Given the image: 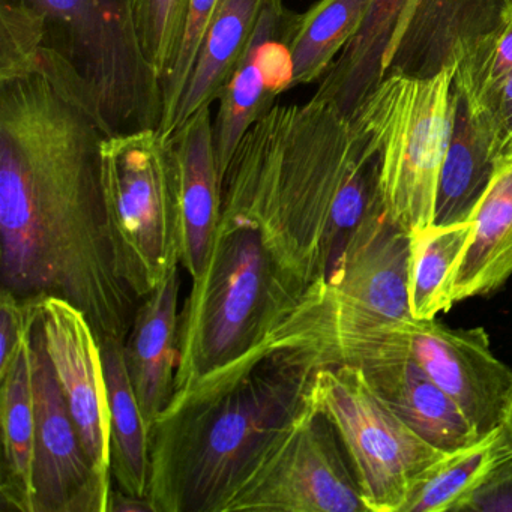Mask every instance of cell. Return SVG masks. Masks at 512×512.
I'll return each mask as SVG.
<instances>
[{"label": "cell", "mask_w": 512, "mask_h": 512, "mask_svg": "<svg viewBox=\"0 0 512 512\" xmlns=\"http://www.w3.org/2000/svg\"><path fill=\"white\" fill-rule=\"evenodd\" d=\"M272 2H275V4L283 5V0H272Z\"/></svg>", "instance_id": "obj_36"}, {"label": "cell", "mask_w": 512, "mask_h": 512, "mask_svg": "<svg viewBox=\"0 0 512 512\" xmlns=\"http://www.w3.org/2000/svg\"><path fill=\"white\" fill-rule=\"evenodd\" d=\"M472 221L434 226L413 233L410 266V310L415 319L448 313L458 263L472 236Z\"/></svg>", "instance_id": "obj_26"}, {"label": "cell", "mask_w": 512, "mask_h": 512, "mask_svg": "<svg viewBox=\"0 0 512 512\" xmlns=\"http://www.w3.org/2000/svg\"><path fill=\"white\" fill-rule=\"evenodd\" d=\"M155 512L154 506L148 499L131 496L124 491L112 490L109 500V509L107 512Z\"/></svg>", "instance_id": "obj_34"}, {"label": "cell", "mask_w": 512, "mask_h": 512, "mask_svg": "<svg viewBox=\"0 0 512 512\" xmlns=\"http://www.w3.org/2000/svg\"><path fill=\"white\" fill-rule=\"evenodd\" d=\"M169 140L178 178L181 266L196 280L211 256L223 202L211 107L194 115Z\"/></svg>", "instance_id": "obj_16"}, {"label": "cell", "mask_w": 512, "mask_h": 512, "mask_svg": "<svg viewBox=\"0 0 512 512\" xmlns=\"http://www.w3.org/2000/svg\"><path fill=\"white\" fill-rule=\"evenodd\" d=\"M317 371L233 362L172 395L149 430L155 512H223L263 446L308 404Z\"/></svg>", "instance_id": "obj_3"}, {"label": "cell", "mask_w": 512, "mask_h": 512, "mask_svg": "<svg viewBox=\"0 0 512 512\" xmlns=\"http://www.w3.org/2000/svg\"><path fill=\"white\" fill-rule=\"evenodd\" d=\"M179 290L176 266L140 301L124 343L128 373L148 430L172 400L178 365Z\"/></svg>", "instance_id": "obj_17"}, {"label": "cell", "mask_w": 512, "mask_h": 512, "mask_svg": "<svg viewBox=\"0 0 512 512\" xmlns=\"http://www.w3.org/2000/svg\"><path fill=\"white\" fill-rule=\"evenodd\" d=\"M469 110L490 140L496 172L512 164V74L476 109Z\"/></svg>", "instance_id": "obj_32"}, {"label": "cell", "mask_w": 512, "mask_h": 512, "mask_svg": "<svg viewBox=\"0 0 512 512\" xmlns=\"http://www.w3.org/2000/svg\"><path fill=\"white\" fill-rule=\"evenodd\" d=\"M311 356L320 368L338 364L358 368L371 392L440 451L452 452L479 439L457 404L413 356L377 332L331 335L314 347Z\"/></svg>", "instance_id": "obj_10"}, {"label": "cell", "mask_w": 512, "mask_h": 512, "mask_svg": "<svg viewBox=\"0 0 512 512\" xmlns=\"http://www.w3.org/2000/svg\"><path fill=\"white\" fill-rule=\"evenodd\" d=\"M359 331L377 332L406 349L457 404L479 437L502 425L512 394V370L491 352L484 328L452 329L436 319L412 317Z\"/></svg>", "instance_id": "obj_11"}, {"label": "cell", "mask_w": 512, "mask_h": 512, "mask_svg": "<svg viewBox=\"0 0 512 512\" xmlns=\"http://www.w3.org/2000/svg\"><path fill=\"white\" fill-rule=\"evenodd\" d=\"M44 22L22 4L0 0V79L40 70Z\"/></svg>", "instance_id": "obj_29"}, {"label": "cell", "mask_w": 512, "mask_h": 512, "mask_svg": "<svg viewBox=\"0 0 512 512\" xmlns=\"http://www.w3.org/2000/svg\"><path fill=\"white\" fill-rule=\"evenodd\" d=\"M470 221L472 236L455 272L452 305L490 295L512 277V164L497 170Z\"/></svg>", "instance_id": "obj_20"}, {"label": "cell", "mask_w": 512, "mask_h": 512, "mask_svg": "<svg viewBox=\"0 0 512 512\" xmlns=\"http://www.w3.org/2000/svg\"><path fill=\"white\" fill-rule=\"evenodd\" d=\"M373 0H319L299 14L287 37L293 88L319 82L361 28Z\"/></svg>", "instance_id": "obj_24"}, {"label": "cell", "mask_w": 512, "mask_h": 512, "mask_svg": "<svg viewBox=\"0 0 512 512\" xmlns=\"http://www.w3.org/2000/svg\"><path fill=\"white\" fill-rule=\"evenodd\" d=\"M308 401L334 425L370 512H400L416 479L448 454L391 412L353 365L317 371Z\"/></svg>", "instance_id": "obj_8"}, {"label": "cell", "mask_w": 512, "mask_h": 512, "mask_svg": "<svg viewBox=\"0 0 512 512\" xmlns=\"http://www.w3.org/2000/svg\"><path fill=\"white\" fill-rule=\"evenodd\" d=\"M370 512L334 425L308 401L254 458L223 512Z\"/></svg>", "instance_id": "obj_9"}, {"label": "cell", "mask_w": 512, "mask_h": 512, "mask_svg": "<svg viewBox=\"0 0 512 512\" xmlns=\"http://www.w3.org/2000/svg\"><path fill=\"white\" fill-rule=\"evenodd\" d=\"M40 328L86 454L98 475L112 482L109 394L100 338L86 314L59 296H44Z\"/></svg>", "instance_id": "obj_13"}, {"label": "cell", "mask_w": 512, "mask_h": 512, "mask_svg": "<svg viewBox=\"0 0 512 512\" xmlns=\"http://www.w3.org/2000/svg\"><path fill=\"white\" fill-rule=\"evenodd\" d=\"M188 0H133L134 22L143 55L163 79L181 38Z\"/></svg>", "instance_id": "obj_30"}, {"label": "cell", "mask_w": 512, "mask_h": 512, "mask_svg": "<svg viewBox=\"0 0 512 512\" xmlns=\"http://www.w3.org/2000/svg\"><path fill=\"white\" fill-rule=\"evenodd\" d=\"M454 74L446 68L430 79L385 77L352 118L379 140L386 214L410 235L433 224L454 118Z\"/></svg>", "instance_id": "obj_7"}, {"label": "cell", "mask_w": 512, "mask_h": 512, "mask_svg": "<svg viewBox=\"0 0 512 512\" xmlns=\"http://www.w3.org/2000/svg\"><path fill=\"white\" fill-rule=\"evenodd\" d=\"M298 16L269 0L244 59L218 98L214 148L221 182L245 134L277 106L281 94L293 88L287 37Z\"/></svg>", "instance_id": "obj_14"}, {"label": "cell", "mask_w": 512, "mask_h": 512, "mask_svg": "<svg viewBox=\"0 0 512 512\" xmlns=\"http://www.w3.org/2000/svg\"><path fill=\"white\" fill-rule=\"evenodd\" d=\"M512 74V14L502 28L476 44L455 67L454 88L476 109Z\"/></svg>", "instance_id": "obj_27"}, {"label": "cell", "mask_w": 512, "mask_h": 512, "mask_svg": "<svg viewBox=\"0 0 512 512\" xmlns=\"http://www.w3.org/2000/svg\"><path fill=\"white\" fill-rule=\"evenodd\" d=\"M454 512H512V454L494 464Z\"/></svg>", "instance_id": "obj_33"}, {"label": "cell", "mask_w": 512, "mask_h": 512, "mask_svg": "<svg viewBox=\"0 0 512 512\" xmlns=\"http://www.w3.org/2000/svg\"><path fill=\"white\" fill-rule=\"evenodd\" d=\"M503 430H505L506 436L511 440L512 443V394L509 398L508 407H506L505 416H503L502 422Z\"/></svg>", "instance_id": "obj_35"}, {"label": "cell", "mask_w": 512, "mask_h": 512, "mask_svg": "<svg viewBox=\"0 0 512 512\" xmlns=\"http://www.w3.org/2000/svg\"><path fill=\"white\" fill-rule=\"evenodd\" d=\"M223 0H188L182 23L181 38L178 49L173 56L169 70L161 79L163 86V119H161L158 133L167 140L170 124L175 116L176 107L181 100L182 92L187 85L188 77L196 62L200 46L220 10Z\"/></svg>", "instance_id": "obj_28"}, {"label": "cell", "mask_w": 512, "mask_h": 512, "mask_svg": "<svg viewBox=\"0 0 512 512\" xmlns=\"http://www.w3.org/2000/svg\"><path fill=\"white\" fill-rule=\"evenodd\" d=\"M40 14L41 58L65 77L109 136L158 130L163 86L143 55L133 0H7Z\"/></svg>", "instance_id": "obj_4"}, {"label": "cell", "mask_w": 512, "mask_h": 512, "mask_svg": "<svg viewBox=\"0 0 512 512\" xmlns=\"http://www.w3.org/2000/svg\"><path fill=\"white\" fill-rule=\"evenodd\" d=\"M34 389V512H107L112 482L98 475L86 454L50 364L40 320L34 331Z\"/></svg>", "instance_id": "obj_12"}, {"label": "cell", "mask_w": 512, "mask_h": 512, "mask_svg": "<svg viewBox=\"0 0 512 512\" xmlns=\"http://www.w3.org/2000/svg\"><path fill=\"white\" fill-rule=\"evenodd\" d=\"M509 454L512 443L502 425L472 445L448 452L416 479L400 512H454L485 473Z\"/></svg>", "instance_id": "obj_25"}, {"label": "cell", "mask_w": 512, "mask_h": 512, "mask_svg": "<svg viewBox=\"0 0 512 512\" xmlns=\"http://www.w3.org/2000/svg\"><path fill=\"white\" fill-rule=\"evenodd\" d=\"M100 344L109 394L112 478L124 493L148 499L149 430L128 373L124 341Z\"/></svg>", "instance_id": "obj_23"}, {"label": "cell", "mask_w": 512, "mask_h": 512, "mask_svg": "<svg viewBox=\"0 0 512 512\" xmlns=\"http://www.w3.org/2000/svg\"><path fill=\"white\" fill-rule=\"evenodd\" d=\"M296 302L259 230L220 223L179 317L173 394L247 355Z\"/></svg>", "instance_id": "obj_5"}, {"label": "cell", "mask_w": 512, "mask_h": 512, "mask_svg": "<svg viewBox=\"0 0 512 512\" xmlns=\"http://www.w3.org/2000/svg\"><path fill=\"white\" fill-rule=\"evenodd\" d=\"M352 142L350 121L329 104H277L245 134L224 176L221 223L259 230L298 301L328 274L329 220Z\"/></svg>", "instance_id": "obj_2"}, {"label": "cell", "mask_w": 512, "mask_h": 512, "mask_svg": "<svg viewBox=\"0 0 512 512\" xmlns=\"http://www.w3.org/2000/svg\"><path fill=\"white\" fill-rule=\"evenodd\" d=\"M100 119L61 77L0 79L2 284L80 308L100 343L127 340L140 301L113 262Z\"/></svg>", "instance_id": "obj_1"}, {"label": "cell", "mask_w": 512, "mask_h": 512, "mask_svg": "<svg viewBox=\"0 0 512 512\" xmlns=\"http://www.w3.org/2000/svg\"><path fill=\"white\" fill-rule=\"evenodd\" d=\"M494 175L496 164L490 140L466 100L454 88V118L437 185L434 226H452L472 220Z\"/></svg>", "instance_id": "obj_22"}, {"label": "cell", "mask_w": 512, "mask_h": 512, "mask_svg": "<svg viewBox=\"0 0 512 512\" xmlns=\"http://www.w3.org/2000/svg\"><path fill=\"white\" fill-rule=\"evenodd\" d=\"M104 211L116 272L139 301L181 265V217L172 143L158 130L106 137Z\"/></svg>", "instance_id": "obj_6"}, {"label": "cell", "mask_w": 512, "mask_h": 512, "mask_svg": "<svg viewBox=\"0 0 512 512\" xmlns=\"http://www.w3.org/2000/svg\"><path fill=\"white\" fill-rule=\"evenodd\" d=\"M44 296H19L2 287L0 296V374L16 358L41 317Z\"/></svg>", "instance_id": "obj_31"}, {"label": "cell", "mask_w": 512, "mask_h": 512, "mask_svg": "<svg viewBox=\"0 0 512 512\" xmlns=\"http://www.w3.org/2000/svg\"><path fill=\"white\" fill-rule=\"evenodd\" d=\"M410 0H373L355 37L320 80L314 100L334 107L347 121L383 79V62Z\"/></svg>", "instance_id": "obj_21"}, {"label": "cell", "mask_w": 512, "mask_h": 512, "mask_svg": "<svg viewBox=\"0 0 512 512\" xmlns=\"http://www.w3.org/2000/svg\"><path fill=\"white\" fill-rule=\"evenodd\" d=\"M34 331L25 338L10 367L0 374V419L4 442L0 494L5 505L11 511L17 512H34V454L37 434Z\"/></svg>", "instance_id": "obj_18"}, {"label": "cell", "mask_w": 512, "mask_h": 512, "mask_svg": "<svg viewBox=\"0 0 512 512\" xmlns=\"http://www.w3.org/2000/svg\"><path fill=\"white\" fill-rule=\"evenodd\" d=\"M511 14L512 0H410L386 53L383 79H430L457 67Z\"/></svg>", "instance_id": "obj_15"}, {"label": "cell", "mask_w": 512, "mask_h": 512, "mask_svg": "<svg viewBox=\"0 0 512 512\" xmlns=\"http://www.w3.org/2000/svg\"><path fill=\"white\" fill-rule=\"evenodd\" d=\"M269 0H223L170 124L167 140L194 115L209 109L244 59Z\"/></svg>", "instance_id": "obj_19"}]
</instances>
